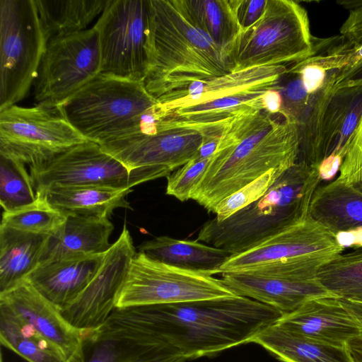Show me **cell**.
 <instances>
[{
    "instance_id": "obj_1",
    "label": "cell",
    "mask_w": 362,
    "mask_h": 362,
    "mask_svg": "<svg viewBox=\"0 0 362 362\" xmlns=\"http://www.w3.org/2000/svg\"><path fill=\"white\" fill-rule=\"evenodd\" d=\"M281 315L269 306L235 296L115 308L106 322L143 329L171 354L187 361L251 343Z\"/></svg>"
},
{
    "instance_id": "obj_2",
    "label": "cell",
    "mask_w": 362,
    "mask_h": 362,
    "mask_svg": "<svg viewBox=\"0 0 362 362\" xmlns=\"http://www.w3.org/2000/svg\"><path fill=\"white\" fill-rule=\"evenodd\" d=\"M298 123L264 110L228 119L204 174L190 199L213 212L224 198L272 169L287 170L299 156Z\"/></svg>"
},
{
    "instance_id": "obj_3",
    "label": "cell",
    "mask_w": 362,
    "mask_h": 362,
    "mask_svg": "<svg viewBox=\"0 0 362 362\" xmlns=\"http://www.w3.org/2000/svg\"><path fill=\"white\" fill-rule=\"evenodd\" d=\"M146 52L144 83L156 99L233 69L226 48L199 27L184 0H148Z\"/></svg>"
},
{
    "instance_id": "obj_4",
    "label": "cell",
    "mask_w": 362,
    "mask_h": 362,
    "mask_svg": "<svg viewBox=\"0 0 362 362\" xmlns=\"http://www.w3.org/2000/svg\"><path fill=\"white\" fill-rule=\"evenodd\" d=\"M286 72L282 65L252 67L167 93L152 108L155 126L189 127L204 134L219 131L240 113L263 110V94Z\"/></svg>"
},
{
    "instance_id": "obj_5",
    "label": "cell",
    "mask_w": 362,
    "mask_h": 362,
    "mask_svg": "<svg viewBox=\"0 0 362 362\" xmlns=\"http://www.w3.org/2000/svg\"><path fill=\"white\" fill-rule=\"evenodd\" d=\"M322 180L318 167L298 160L255 202L224 221H206L197 240L231 255L252 248L307 217Z\"/></svg>"
},
{
    "instance_id": "obj_6",
    "label": "cell",
    "mask_w": 362,
    "mask_h": 362,
    "mask_svg": "<svg viewBox=\"0 0 362 362\" xmlns=\"http://www.w3.org/2000/svg\"><path fill=\"white\" fill-rule=\"evenodd\" d=\"M156 101L143 81L100 74L56 108L85 139L100 144L139 131Z\"/></svg>"
},
{
    "instance_id": "obj_7",
    "label": "cell",
    "mask_w": 362,
    "mask_h": 362,
    "mask_svg": "<svg viewBox=\"0 0 362 362\" xmlns=\"http://www.w3.org/2000/svg\"><path fill=\"white\" fill-rule=\"evenodd\" d=\"M312 36L306 10L291 0H267L260 18L243 29L228 57L233 72L249 68L293 65L312 56Z\"/></svg>"
},
{
    "instance_id": "obj_8",
    "label": "cell",
    "mask_w": 362,
    "mask_h": 362,
    "mask_svg": "<svg viewBox=\"0 0 362 362\" xmlns=\"http://www.w3.org/2000/svg\"><path fill=\"white\" fill-rule=\"evenodd\" d=\"M47 42L35 0H0V110L26 97Z\"/></svg>"
},
{
    "instance_id": "obj_9",
    "label": "cell",
    "mask_w": 362,
    "mask_h": 362,
    "mask_svg": "<svg viewBox=\"0 0 362 362\" xmlns=\"http://www.w3.org/2000/svg\"><path fill=\"white\" fill-rule=\"evenodd\" d=\"M171 171L161 167L129 170L95 142L86 141L52 158L30 165V175L36 194L61 187L104 186L132 189Z\"/></svg>"
},
{
    "instance_id": "obj_10",
    "label": "cell",
    "mask_w": 362,
    "mask_h": 362,
    "mask_svg": "<svg viewBox=\"0 0 362 362\" xmlns=\"http://www.w3.org/2000/svg\"><path fill=\"white\" fill-rule=\"evenodd\" d=\"M221 279L175 267L138 252L132 258L117 293L115 308L230 298Z\"/></svg>"
},
{
    "instance_id": "obj_11",
    "label": "cell",
    "mask_w": 362,
    "mask_h": 362,
    "mask_svg": "<svg viewBox=\"0 0 362 362\" xmlns=\"http://www.w3.org/2000/svg\"><path fill=\"white\" fill-rule=\"evenodd\" d=\"M98 34L91 28L49 40L34 81L37 105L56 108L101 74Z\"/></svg>"
},
{
    "instance_id": "obj_12",
    "label": "cell",
    "mask_w": 362,
    "mask_h": 362,
    "mask_svg": "<svg viewBox=\"0 0 362 362\" xmlns=\"http://www.w3.org/2000/svg\"><path fill=\"white\" fill-rule=\"evenodd\" d=\"M88 141L57 108L17 105L0 110V156L29 165Z\"/></svg>"
},
{
    "instance_id": "obj_13",
    "label": "cell",
    "mask_w": 362,
    "mask_h": 362,
    "mask_svg": "<svg viewBox=\"0 0 362 362\" xmlns=\"http://www.w3.org/2000/svg\"><path fill=\"white\" fill-rule=\"evenodd\" d=\"M298 124L299 161L318 167L330 155L344 157V147L362 115V86L310 96Z\"/></svg>"
},
{
    "instance_id": "obj_14",
    "label": "cell",
    "mask_w": 362,
    "mask_h": 362,
    "mask_svg": "<svg viewBox=\"0 0 362 362\" xmlns=\"http://www.w3.org/2000/svg\"><path fill=\"white\" fill-rule=\"evenodd\" d=\"M148 20V0H112L93 25L102 74L144 81Z\"/></svg>"
},
{
    "instance_id": "obj_15",
    "label": "cell",
    "mask_w": 362,
    "mask_h": 362,
    "mask_svg": "<svg viewBox=\"0 0 362 362\" xmlns=\"http://www.w3.org/2000/svg\"><path fill=\"white\" fill-rule=\"evenodd\" d=\"M344 250L334 233L308 215L255 247L230 255L220 267L218 274L243 271L275 262L326 263Z\"/></svg>"
},
{
    "instance_id": "obj_16",
    "label": "cell",
    "mask_w": 362,
    "mask_h": 362,
    "mask_svg": "<svg viewBox=\"0 0 362 362\" xmlns=\"http://www.w3.org/2000/svg\"><path fill=\"white\" fill-rule=\"evenodd\" d=\"M136 253L132 238L124 224L87 287L61 310L64 317L80 330L95 329L105 324L115 309L117 293Z\"/></svg>"
},
{
    "instance_id": "obj_17",
    "label": "cell",
    "mask_w": 362,
    "mask_h": 362,
    "mask_svg": "<svg viewBox=\"0 0 362 362\" xmlns=\"http://www.w3.org/2000/svg\"><path fill=\"white\" fill-rule=\"evenodd\" d=\"M203 140L199 129L171 127L136 132L100 145L129 170L161 167L172 172L194 157Z\"/></svg>"
},
{
    "instance_id": "obj_18",
    "label": "cell",
    "mask_w": 362,
    "mask_h": 362,
    "mask_svg": "<svg viewBox=\"0 0 362 362\" xmlns=\"http://www.w3.org/2000/svg\"><path fill=\"white\" fill-rule=\"evenodd\" d=\"M0 302L33 325L54 347L63 362H83L81 330L71 325L26 279L0 293Z\"/></svg>"
},
{
    "instance_id": "obj_19",
    "label": "cell",
    "mask_w": 362,
    "mask_h": 362,
    "mask_svg": "<svg viewBox=\"0 0 362 362\" xmlns=\"http://www.w3.org/2000/svg\"><path fill=\"white\" fill-rule=\"evenodd\" d=\"M83 362H185L169 353L148 332L105 322L81 330Z\"/></svg>"
},
{
    "instance_id": "obj_20",
    "label": "cell",
    "mask_w": 362,
    "mask_h": 362,
    "mask_svg": "<svg viewBox=\"0 0 362 362\" xmlns=\"http://www.w3.org/2000/svg\"><path fill=\"white\" fill-rule=\"evenodd\" d=\"M221 280L236 296L259 302L281 315L297 310L312 299L334 296L324 288L317 276L281 278L233 272L221 274Z\"/></svg>"
},
{
    "instance_id": "obj_21",
    "label": "cell",
    "mask_w": 362,
    "mask_h": 362,
    "mask_svg": "<svg viewBox=\"0 0 362 362\" xmlns=\"http://www.w3.org/2000/svg\"><path fill=\"white\" fill-rule=\"evenodd\" d=\"M281 327L334 345L346 346L362 333V327L335 296L312 299L297 310L282 315L276 322Z\"/></svg>"
},
{
    "instance_id": "obj_22",
    "label": "cell",
    "mask_w": 362,
    "mask_h": 362,
    "mask_svg": "<svg viewBox=\"0 0 362 362\" xmlns=\"http://www.w3.org/2000/svg\"><path fill=\"white\" fill-rule=\"evenodd\" d=\"M105 253L44 262L25 279L61 311L85 290L100 268Z\"/></svg>"
},
{
    "instance_id": "obj_23",
    "label": "cell",
    "mask_w": 362,
    "mask_h": 362,
    "mask_svg": "<svg viewBox=\"0 0 362 362\" xmlns=\"http://www.w3.org/2000/svg\"><path fill=\"white\" fill-rule=\"evenodd\" d=\"M114 230L108 217L66 214L65 223L49 235L40 263L65 257L105 253Z\"/></svg>"
},
{
    "instance_id": "obj_24",
    "label": "cell",
    "mask_w": 362,
    "mask_h": 362,
    "mask_svg": "<svg viewBox=\"0 0 362 362\" xmlns=\"http://www.w3.org/2000/svg\"><path fill=\"white\" fill-rule=\"evenodd\" d=\"M309 216L337 235L362 228V189L336 179L320 185L310 201Z\"/></svg>"
},
{
    "instance_id": "obj_25",
    "label": "cell",
    "mask_w": 362,
    "mask_h": 362,
    "mask_svg": "<svg viewBox=\"0 0 362 362\" xmlns=\"http://www.w3.org/2000/svg\"><path fill=\"white\" fill-rule=\"evenodd\" d=\"M282 362H354L347 346H341L290 331L276 322L252 341Z\"/></svg>"
},
{
    "instance_id": "obj_26",
    "label": "cell",
    "mask_w": 362,
    "mask_h": 362,
    "mask_svg": "<svg viewBox=\"0 0 362 362\" xmlns=\"http://www.w3.org/2000/svg\"><path fill=\"white\" fill-rule=\"evenodd\" d=\"M138 250L149 258L164 264L211 275L218 274L221 265L231 255L225 250L197 240H179L167 235L144 241Z\"/></svg>"
},
{
    "instance_id": "obj_27",
    "label": "cell",
    "mask_w": 362,
    "mask_h": 362,
    "mask_svg": "<svg viewBox=\"0 0 362 362\" xmlns=\"http://www.w3.org/2000/svg\"><path fill=\"white\" fill-rule=\"evenodd\" d=\"M48 237L0 226V293L25 280L40 264Z\"/></svg>"
},
{
    "instance_id": "obj_28",
    "label": "cell",
    "mask_w": 362,
    "mask_h": 362,
    "mask_svg": "<svg viewBox=\"0 0 362 362\" xmlns=\"http://www.w3.org/2000/svg\"><path fill=\"white\" fill-rule=\"evenodd\" d=\"M132 189L104 186L55 187L43 194L55 208L66 214L108 217L118 208L132 209L127 201Z\"/></svg>"
},
{
    "instance_id": "obj_29",
    "label": "cell",
    "mask_w": 362,
    "mask_h": 362,
    "mask_svg": "<svg viewBox=\"0 0 362 362\" xmlns=\"http://www.w3.org/2000/svg\"><path fill=\"white\" fill-rule=\"evenodd\" d=\"M47 42L86 30L112 0H35Z\"/></svg>"
},
{
    "instance_id": "obj_30",
    "label": "cell",
    "mask_w": 362,
    "mask_h": 362,
    "mask_svg": "<svg viewBox=\"0 0 362 362\" xmlns=\"http://www.w3.org/2000/svg\"><path fill=\"white\" fill-rule=\"evenodd\" d=\"M0 341L28 362H63L54 347L33 325L1 302Z\"/></svg>"
},
{
    "instance_id": "obj_31",
    "label": "cell",
    "mask_w": 362,
    "mask_h": 362,
    "mask_svg": "<svg viewBox=\"0 0 362 362\" xmlns=\"http://www.w3.org/2000/svg\"><path fill=\"white\" fill-rule=\"evenodd\" d=\"M199 27L228 52L242 30L237 17L238 0H184Z\"/></svg>"
},
{
    "instance_id": "obj_32",
    "label": "cell",
    "mask_w": 362,
    "mask_h": 362,
    "mask_svg": "<svg viewBox=\"0 0 362 362\" xmlns=\"http://www.w3.org/2000/svg\"><path fill=\"white\" fill-rule=\"evenodd\" d=\"M324 288L339 299H362V247L340 253L318 270Z\"/></svg>"
},
{
    "instance_id": "obj_33",
    "label": "cell",
    "mask_w": 362,
    "mask_h": 362,
    "mask_svg": "<svg viewBox=\"0 0 362 362\" xmlns=\"http://www.w3.org/2000/svg\"><path fill=\"white\" fill-rule=\"evenodd\" d=\"M338 4L349 9L347 18L340 29L341 35L332 45L329 61L338 74L362 60V1H343Z\"/></svg>"
},
{
    "instance_id": "obj_34",
    "label": "cell",
    "mask_w": 362,
    "mask_h": 362,
    "mask_svg": "<svg viewBox=\"0 0 362 362\" xmlns=\"http://www.w3.org/2000/svg\"><path fill=\"white\" fill-rule=\"evenodd\" d=\"M66 220V214L53 206L45 196L37 194L33 203L23 208L9 212L3 211L1 226L26 233L51 235Z\"/></svg>"
},
{
    "instance_id": "obj_35",
    "label": "cell",
    "mask_w": 362,
    "mask_h": 362,
    "mask_svg": "<svg viewBox=\"0 0 362 362\" xmlns=\"http://www.w3.org/2000/svg\"><path fill=\"white\" fill-rule=\"evenodd\" d=\"M37 198L25 164L0 156V204L5 212L23 208Z\"/></svg>"
},
{
    "instance_id": "obj_36",
    "label": "cell",
    "mask_w": 362,
    "mask_h": 362,
    "mask_svg": "<svg viewBox=\"0 0 362 362\" xmlns=\"http://www.w3.org/2000/svg\"><path fill=\"white\" fill-rule=\"evenodd\" d=\"M286 170L272 169L222 199L214 211L215 219L222 221L264 196Z\"/></svg>"
},
{
    "instance_id": "obj_37",
    "label": "cell",
    "mask_w": 362,
    "mask_h": 362,
    "mask_svg": "<svg viewBox=\"0 0 362 362\" xmlns=\"http://www.w3.org/2000/svg\"><path fill=\"white\" fill-rule=\"evenodd\" d=\"M210 158L194 157L167 177L166 194L180 202L190 199V194L203 177Z\"/></svg>"
},
{
    "instance_id": "obj_38",
    "label": "cell",
    "mask_w": 362,
    "mask_h": 362,
    "mask_svg": "<svg viewBox=\"0 0 362 362\" xmlns=\"http://www.w3.org/2000/svg\"><path fill=\"white\" fill-rule=\"evenodd\" d=\"M284 76L286 80L281 78L278 86L282 98V112L299 124L307 112L310 96L299 75L286 72Z\"/></svg>"
},
{
    "instance_id": "obj_39",
    "label": "cell",
    "mask_w": 362,
    "mask_h": 362,
    "mask_svg": "<svg viewBox=\"0 0 362 362\" xmlns=\"http://www.w3.org/2000/svg\"><path fill=\"white\" fill-rule=\"evenodd\" d=\"M337 178L362 189V115L344 147V157Z\"/></svg>"
},
{
    "instance_id": "obj_40",
    "label": "cell",
    "mask_w": 362,
    "mask_h": 362,
    "mask_svg": "<svg viewBox=\"0 0 362 362\" xmlns=\"http://www.w3.org/2000/svg\"><path fill=\"white\" fill-rule=\"evenodd\" d=\"M287 72L300 76L310 97L323 88L329 74V71L311 56L290 66Z\"/></svg>"
},
{
    "instance_id": "obj_41",
    "label": "cell",
    "mask_w": 362,
    "mask_h": 362,
    "mask_svg": "<svg viewBox=\"0 0 362 362\" xmlns=\"http://www.w3.org/2000/svg\"><path fill=\"white\" fill-rule=\"evenodd\" d=\"M267 0H238L237 17L241 29L254 24L262 16Z\"/></svg>"
},
{
    "instance_id": "obj_42",
    "label": "cell",
    "mask_w": 362,
    "mask_h": 362,
    "mask_svg": "<svg viewBox=\"0 0 362 362\" xmlns=\"http://www.w3.org/2000/svg\"><path fill=\"white\" fill-rule=\"evenodd\" d=\"M278 86L276 88L267 90L262 97L263 110L271 114L283 113L282 98Z\"/></svg>"
},
{
    "instance_id": "obj_43",
    "label": "cell",
    "mask_w": 362,
    "mask_h": 362,
    "mask_svg": "<svg viewBox=\"0 0 362 362\" xmlns=\"http://www.w3.org/2000/svg\"><path fill=\"white\" fill-rule=\"evenodd\" d=\"M343 158L337 155H330L324 159L318 166V170L322 180L333 177L339 170Z\"/></svg>"
},
{
    "instance_id": "obj_44",
    "label": "cell",
    "mask_w": 362,
    "mask_h": 362,
    "mask_svg": "<svg viewBox=\"0 0 362 362\" xmlns=\"http://www.w3.org/2000/svg\"><path fill=\"white\" fill-rule=\"evenodd\" d=\"M346 346L354 362H362V333L361 335L349 340Z\"/></svg>"
},
{
    "instance_id": "obj_45",
    "label": "cell",
    "mask_w": 362,
    "mask_h": 362,
    "mask_svg": "<svg viewBox=\"0 0 362 362\" xmlns=\"http://www.w3.org/2000/svg\"><path fill=\"white\" fill-rule=\"evenodd\" d=\"M362 327V299H341Z\"/></svg>"
},
{
    "instance_id": "obj_46",
    "label": "cell",
    "mask_w": 362,
    "mask_h": 362,
    "mask_svg": "<svg viewBox=\"0 0 362 362\" xmlns=\"http://www.w3.org/2000/svg\"><path fill=\"white\" fill-rule=\"evenodd\" d=\"M1 362H3L2 354H1Z\"/></svg>"
}]
</instances>
